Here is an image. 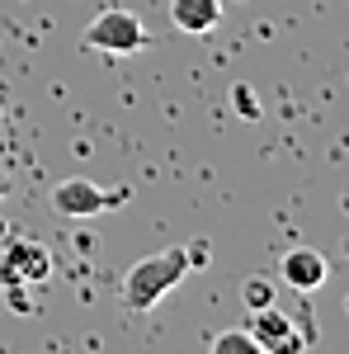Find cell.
<instances>
[{
  "label": "cell",
  "instance_id": "8fae6325",
  "mask_svg": "<svg viewBox=\"0 0 349 354\" xmlns=\"http://www.w3.org/2000/svg\"><path fill=\"white\" fill-rule=\"evenodd\" d=\"M10 189H15V180H10V175L0 170V198H10Z\"/></svg>",
  "mask_w": 349,
  "mask_h": 354
},
{
  "label": "cell",
  "instance_id": "52a82bcc",
  "mask_svg": "<svg viewBox=\"0 0 349 354\" xmlns=\"http://www.w3.org/2000/svg\"><path fill=\"white\" fill-rule=\"evenodd\" d=\"M170 19H175L180 33L203 38L222 24V0H170Z\"/></svg>",
  "mask_w": 349,
  "mask_h": 354
},
{
  "label": "cell",
  "instance_id": "30bf717a",
  "mask_svg": "<svg viewBox=\"0 0 349 354\" xmlns=\"http://www.w3.org/2000/svg\"><path fill=\"white\" fill-rule=\"evenodd\" d=\"M232 100H236V113H245V118H260V104H255V95H250L245 85H236V90H232Z\"/></svg>",
  "mask_w": 349,
  "mask_h": 354
},
{
  "label": "cell",
  "instance_id": "8992f818",
  "mask_svg": "<svg viewBox=\"0 0 349 354\" xmlns=\"http://www.w3.org/2000/svg\"><path fill=\"white\" fill-rule=\"evenodd\" d=\"M279 279L293 288L297 298H312L326 279H330V260H326L317 245H293V250H283V260H279Z\"/></svg>",
  "mask_w": 349,
  "mask_h": 354
},
{
  "label": "cell",
  "instance_id": "277c9868",
  "mask_svg": "<svg viewBox=\"0 0 349 354\" xmlns=\"http://www.w3.org/2000/svg\"><path fill=\"white\" fill-rule=\"evenodd\" d=\"M81 43L95 48V53H109V57H128V53L151 48V33L142 28V19L133 10H104V15H95V24L85 28Z\"/></svg>",
  "mask_w": 349,
  "mask_h": 354
},
{
  "label": "cell",
  "instance_id": "3957f363",
  "mask_svg": "<svg viewBox=\"0 0 349 354\" xmlns=\"http://www.w3.org/2000/svg\"><path fill=\"white\" fill-rule=\"evenodd\" d=\"M123 203H133V189H128V185L104 189V185H95V180H85V175H71V180H62L53 189V213L57 218H71V222L113 213V208H123Z\"/></svg>",
  "mask_w": 349,
  "mask_h": 354
},
{
  "label": "cell",
  "instance_id": "ba28073f",
  "mask_svg": "<svg viewBox=\"0 0 349 354\" xmlns=\"http://www.w3.org/2000/svg\"><path fill=\"white\" fill-rule=\"evenodd\" d=\"M208 354H265L260 345H255V335L245 326H227V330H217L213 340H208Z\"/></svg>",
  "mask_w": 349,
  "mask_h": 354
},
{
  "label": "cell",
  "instance_id": "7a4b0ae2",
  "mask_svg": "<svg viewBox=\"0 0 349 354\" xmlns=\"http://www.w3.org/2000/svg\"><path fill=\"white\" fill-rule=\"evenodd\" d=\"M250 335L265 354H307L317 345V326L307 312H283L279 302H269L260 312H250Z\"/></svg>",
  "mask_w": 349,
  "mask_h": 354
},
{
  "label": "cell",
  "instance_id": "9c48e42d",
  "mask_svg": "<svg viewBox=\"0 0 349 354\" xmlns=\"http://www.w3.org/2000/svg\"><path fill=\"white\" fill-rule=\"evenodd\" d=\"M241 302H245V312H260V307H269V302H279L274 279H269V274H250V279L241 283Z\"/></svg>",
  "mask_w": 349,
  "mask_h": 354
},
{
  "label": "cell",
  "instance_id": "5b68a950",
  "mask_svg": "<svg viewBox=\"0 0 349 354\" xmlns=\"http://www.w3.org/2000/svg\"><path fill=\"white\" fill-rule=\"evenodd\" d=\"M53 274V250L33 236H15V241L0 250V288H33V283H48Z\"/></svg>",
  "mask_w": 349,
  "mask_h": 354
},
{
  "label": "cell",
  "instance_id": "6da1fadb",
  "mask_svg": "<svg viewBox=\"0 0 349 354\" xmlns=\"http://www.w3.org/2000/svg\"><path fill=\"white\" fill-rule=\"evenodd\" d=\"M194 265H203V245H170V250L137 260L133 270L123 274V307L128 312H151L161 298H170V288L185 283V274Z\"/></svg>",
  "mask_w": 349,
  "mask_h": 354
}]
</instances>
